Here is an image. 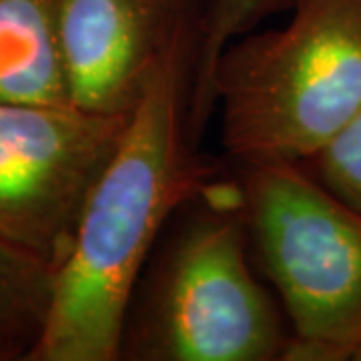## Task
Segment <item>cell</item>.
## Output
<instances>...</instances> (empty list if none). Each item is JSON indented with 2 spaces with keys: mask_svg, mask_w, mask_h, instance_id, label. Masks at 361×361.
Returning a JSON list of instances; mask_svg holds the SVG:
<instances>
[{
  "mask_svg": "<svg viewBox=\"0 0 361 361\" xmlns=\"http://www.w3.org/2000/svg\"><path fill=\"white\" fill-rule=\"evenodd\" d=\"M259 275L291 329L285 361H351L361 345V213L299 165H231Z\"/></svg>",
  "mask_w": 361,
  "mask_h": 361,
  "instance_id": "4",
  "label": "cell"
},
{
  "mask_svg": "<svg viewBox=\"0 0 361 361\" xmlns=\"http://www.w3.org/2000/svg\"><path fill=\"white\" fill-rule=\"evenodd\" d=\"M283 28L219 54L211 94L231 165H299L361 106V0H295Z\"/></svg>",
  "mask_w": 361,
  "mask_h": 361,
  "instance_id": "3",
  "label": "cell"
},
{
  "mask_svg": "<svg viewBox=\"0 0 361 361\" xmlns=\"http://www.w3.org/2000/svg\"><path fill=\"white\" fill-rule=\"evenodd\" d=\"M52 275L0 239V361H30L51 305Z\"/></svg>",
  "mask_w": 361,
  "mask_h": 361,
  "instance_id": "8",
  "label": "cell"
},
{
  "mask_svg": "<svg viewBox=\"0 0 361 361\" xmlns=\"http://www.w3.org/2000/svg\"><path fill=\"white\" fill-rule=\"evenodd\" d=\"M63 0H0V101L73 106L61 59Z\"/></svg>",
  "mask_w": 361,
  "mask_h": 361,
  "instance_id": "7",
  "label": "cell"
},
{
  "mask_svg": "<svg viewBox=\"0 0 361 361\" xmlns=\"http://www.w3.org/2000/svg\"><path fill=\"white\" fill-rule=\"evenodd\" d=\"M199 26L163 56L82 205L30 361H118L135 285L169 219L221 171L189 129Z\"/></svg>",
  "mask_w": 361,
  "mask_h": 361,
  "instance_id": "1",
  "label": "cell"
},
{
  "mask_svg": "<svg viewBox=\"0 0 361 361\" xmlns=\"http://www.w3.org/2000/svg\"><path fill=\"white\" fill-rule=\"evenodd\" d=\"M291 329L259 275L243 191L223 169L169 219L130 295L118 360L285 361Z\"/></svg>",
  "mask_w": 361,
  "mask_h": 361,
  "instance_id": "2",
  "label": "cell"
},
{
  "mask_svg": "<svg viewBox=\"0 0 361 361\" xmlns=\"http://www.w3.org/2000/svg\"><path fill=\"white\" fill-rule=\"evenodd\" d=\"M299 167L327 193L361 213V106L331 141Z\"/></svg>",
  "mask_w": 361,
  "mask_h": 361,
  "instance_id": "10",
  "label": "cell"
},
{
  "mask_svg": "<svg viewBox=\"0 0 361 361\" xmlns=\"http://www.w3.org/2000/svg\"><path fill=\"white\" fill-rule=\"evenodd\" d=\"M293 2L295 0H203L189 97V129L195 141L201 142L207 123L215 113L211 78L223 49L251 32L271 14L291 8Z\"/></svg>",
  "mask_w": 361,
  "mask_h": 361,
  "instance_id": "9",
  "label": "cell"
},
{
  "mask_svg": "<svg viewBox=\"0 0 361 361\" xmlns=\"http://www.w3.org/2000/svg\"><path fill=\"white\" fill-rule=\"evenodd\" d=\"M129 118L0 101V239L56 271Z\"/></svg>",
  "mask_w": 361,
  "mask_h": 361,
  "instance_id": "5",
  "label": "cell"
},
{
  "mask_svg": "<svg viewBox=\"0 0 361 361\" xmlns=\"http://www.w3.org/2000/svg\"><path fill=\"white\" fill-rule=\"evenodd\" d=\"M351 361H361V345L355 349V353L351 355Z\"/></svg>",
  "mask_w": 361,
  "mask_h": 361,
  "instance_id": "11",
  "label": "cell"
},
{
  "mask_svg": "<svg viewBox=\"0 0 361 361\" xmlns=\"http://www.w3.org/2000/svg\"><path fill=\"white\" fill-rule=\"evenodd\" d=\"M203 0H63L61 59L71 104L130 115L163 56L199 26Z\"/></svg>",
  "mask_w": 361,
  "mask_h": 361,
  "instance_id": "6",
  "label": "cell"
}]
</instances>
